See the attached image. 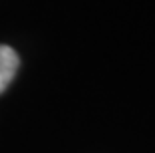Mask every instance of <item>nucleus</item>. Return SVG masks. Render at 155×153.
Here are the masks:
<instances>
[{"label":"nucleus","mask_w":155,"mask_h":153,"mask_svg":"<svg viewBox=\"0 0 155 153\" xmlns=\"http://www.w3.org/2000/svg\"><path fill=\"white\" fill-rule=\"evenodd\" d=\"M20 56L14 52V48L6 44H0V94L12 84L14 76L18 72Z\"/></svg>","instance_id":"1"}]
</instances>
